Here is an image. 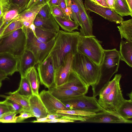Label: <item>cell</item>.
Returning a JSON list of instances; mask_svg holds the SVG:
<instances>
[{"mask_svg":"<svg viewBox=\"0 0 132 132\" xmlns=\"http://www.w3.org/2000/svg\"><path fill=\"white\" fill-rule=\"evenodd\" d=\"M30 0H10V3L17 5L20 8L21 12L26 8Z\"/></svg>","mask_w":132,"mask_h":132,"instance_id":"obj_40","label":"cell"},{"mask_svg":"<svg viewBox=\"0 0 132 132\" xmlns=\"http://www.w3.org/2000/svg\"><path fill=\"white\" fill-rule=\"evenodd\" d=\"M20 115L17 116L16 122H20L28 118L34 117L30 112L23 110L20 113Z\"/></svg>","mask_w":132,"mask_h":132,"instance_id":"obj_41","label":"cell"},{"mask_svg":"<svg viewBox=\"0 0 132 132\" xmlns=\"http://www.w3.org/2000/svg\"><path fill=\"white\" fill-rule=\"evenodd\" d=\"M2 83L0 81V89L1 87V86H2Z\"/></svg>","mask_w":132,"mask_h":132,"instance_id":"obj_58","label":"cell"},{"mask_svg":"<svg viewBox=\"0 0 132 132\" xmlns=\"http://www.w3.org/2000/svg\"><path fill=\"white\" fill-rule=\"evenodd\" d=\"M48 90L53 96L60 101L82 95L70 89L59 88L55 86Z\"/></svg>","mask_w":132,"mask_h":132,"instance_id":"obj_22","label":"cell"},{"mask_svg":"<svg viewBox=\"0 0 132 132\" xmlns=\"http://www.w3.org/2000/svg\"><path fill=\"white\" fill-rule=\"evenodd\" d=\"M39 96L48 114L56 113L58 110H69L48 90H42L39 94Z\"/></svg>","mask_w":132,"mask_h":132,"instance_id":"obj_13","label":"cell"},{"mask_svg":"<svg viewBox=\"0 0 132 132\" xmlns=\"http://www.w3.org/2000/svg\"><path fill=\"white\" fill-rule=\"evenodd\" d=\"M58 6L63 12L66 18L71 19V11L68 6L67 0H60Z\"/></svg>","mask_w":132,"mask_h":132,"instance_id":"obj_38","label":"cell"},{"mask_svg":"<svg viewBox=\"0 0 132 132\" xmlns=\"http://www.w3.org/2000/svg\"><path fill=\"white\" fill-rule=\"evenodd\" d=\"M6 94L8 95H0V97L11 100L18 103L23 107L24 110L30 112L28 98L21 95L16 90L9 92Z\"/></svg>","mask_w":132,"mask_h":132,"instance_id":"obj_24","label":"cell"},{"mask_svg":"<svg viewBox=\"0 0 132 132\" xmlns=\"http://www.w3.org/2000/svg\"><path fill=\"white\" fill-rule=\"evenodd\" d=\"M45 4L35 6L29 9L26 10L19 14L16 18L21 21H27L33 23L38 12Z\"/></svg>","mask_w":132,"mask_h":132,"instance_id":"obj_23","label":"cell"},{"mask_svg":"<svg viewBox=\"0 0 132 132\" xmlns=\"http://www.w3.org/2000/svg\"><path fill=\"white\" fill-rule=\"evenodd\" d=\"M49 7L51 13L53 16L65 17L63 12L58 6H54Z\"/></svg>","mask_w":132,"mask_h":132,"instance_id":"obj_42","label":"cell"},{"mask_svg":"<svg viewBox=\"0 0 132 132\" xmlns=\"http://www.w3.org/2000/svg\"><path fill=\"white\" fill-rule=\"evenodd\" d=\"M40 0H30L26 10L28 9L33 6L36 5L40 2Z\"/></svg>","mask_w":132,"mask_h":132,"instance_id":"obj_46","label":"cell"},{"mask_svg":"<svg viewBox=\"0 0 132 132\" xmlns=\"http://www.w3.org/2000/svg\"><path fill=\"white\" fill-rule=\"evenodd\" d=\"M16 113L12 112L6 113L0 118V122L4 123L16 122Z\"/></svg>","mask_w":132,"mask_h":132,"instance_id":"obj_37","label":"cell"},{"mask_svg":"<svg viewBox=\"0 0 132 132\" xmlns=\"http://www.w3.org/2000/svg\"><path fill=\"white\" fill-rule=\"evenodd\" d=\"M120 60L124 61L131 67H132V42L122 40L119 51Z\"/></svg>","mask_w":132,"mask_h":132,"instance_id":"obj_20","label":"cell"},{"mask_svg":"<svg viewBox=\"0 0 132 132\" xmlns=\"http://www.w3.org/2000/svg\"><path fill=\"white\" fill-rule=\"evenodd\" d=\"M61 116L58 113L48 114L46 117L49 120H52L60 118Z\"/></svg>","mask_w":132,"mask_h":132,"instance_id":"obj_45","label":"cell"},{"mask_svg":"<svg viewBox=\"0 0 132 132\" xmlns=\"http://www.w3.org/2000/svg\"><path fill=\"white\" fill-rule=\"evenodd\" d=\"M23 31L26 38V49L36 44L48 42L55 38L57 34L36 28L33 23Z\"/></svg>","mask_w":132,"mask_h":132,"instance_id":"obj_9","label":"cell"},{"mask_svg":"<svg viewBox=\"0 0 132 132\" xmlns=\"http://www.w3.org/2000/svg\"><path fill=\"white\" fill-rule=\"evenodd\" d=\"M30 112L36 119L46 117L48 114L39 96L33 94L29 98Z\"/></svg>","mask_w":132,"mask_h":132,"instance_id":"obj_19","label":"cell"},{"mask_svg":"<svg viewBox=\"0 0 132 132\" xmlns=\"http://www.w3.org/2000/svg\"><path fill=\"white\" fill-rule=\"evenodd\" d=\"M118 26L121 39L124 38L127 41L132 42V19L123 21Z\"/></svg>","mask_w":132,"mask_h":132,"instance_id":"obj_27","label":"cell"},{"mask_svg":"<svg viewBox=\"0 0 132 132\" xmlns=\"http://www.w3.org/2000/svg\"><path fill=\"white\" fill-rule=\"evenodd\" d=\"M72 70L89 86L95 85L99 77L100 66L78 52L73 56Z\"/></svg>","mask_w":132,"mask_h":132,"instance_id":"obj_4","label":"cell"},{"mask_svg":"<svg viewBox=\"0 0 132 132\" xmlns=\"http://www.w3.org/2000/svg\"><path fill=\"white\" fill-rule=\"evenodd\" d=\"M113 10L122 17L132 15L126 0H116Z\"/></svg>","mask_w":132,"mask_h":132,"instance_id":"obj_29","label":"cell"},{"mask_svg":"<svg viewBox=\"0 0 132 132\" xmlns=\"http://www.w3.org/2000/svg\"><path fill=\"white\" fill-rule=\"evenodd\" d=\"M16 90L21 95L28 98L33 95L30 85L26 76L21 77L19 87Z\"/></svg>","mask_w":132,"mask_h":132,"instance_id":"obj_30","label":"cell"},{"mask_svg":"<svg viewBox=\"0 0 132 132\" xmlns=\"http://www.w3.org/2000/svg\"><path fill=\"white\" fill-rule=\"evenodd\" d=\"M55 39L47 42L35 44L27 49L33 53L36 65L43 61L49 54L54 45Z\"/></svg>","mask_w":132,"mask_h":132,"instance_id":"obj_15","label":"cell"},{"mask_svg":"<svg viewBox=\"0 0 132 132\" xmlns=\"http://www.w3.org/2000/svg\"><path fill=\"white\" fill-rule=\"evenodd\" d=\"M121 77L120 74H116L99 93L97 101L104 110L116 112L125 100L120 85Z\"/></svg>","mask_w":132,"mask_h":132,"instance_id":"obj_3","label":"cell"},{"mask_svg":"<svg viewBox=\"0 0 132 132\" xmlns=\"http://www.w3.org/2000/svg\"><path fill=\"white\" fill-rule=\"evenodd\" d=\"M77 49V52L100 66L104 56V49L101 42L95 36H82L79 34Z\"/></svg>","mask_w":132,"mask_h":132,"instance_id":"obj_6","label":"cell"},{"mask_svg":"<svg viewBox=\"0 0 132 132\" xmlns=\"http://www.w3.org/2000/svg\"><path fill=\"white\" fill-rule=\"evenodd\" d=\"M37 72L41 84L48 89L55 86V69L51 57L47 56L38 64Z\"/></svg>","mask_w":132,"mask_h":132,"instance_id":"obj_8","label":"cell"},{"mask_svg":"<svg viewBox=\"0 0 132 132\" xmlns=\"http://www.w3.org/2000/svg\"><path fill=\"white\" fill-rule=\"evenodd\" d=\"M56 113H66L84 117H89L96 113V112L77 110H58L56 112Z\"/></svg>","mask_w":132,"mask_h":132,"instance_id":"obj_35","label":"cell"},{"mask_svg":"<svg viewBox=\"0 0 132 132\" xmlns=\"http://www.w3.org/2000/svg\"><path fill=\"white\" fill-rule=\"evenodd\" d=\"M60 0H50L47 3L49 7H50L54 6H59Z\"/></svg>","mask_w":132,"mask_h":132,"instance_id":"obj_47","label":"cell"},{"mask_svg":"<svg viewBox=\"0 0 132 132\" xmlns=\"http://www.w3.org/2000/svg\"><path fill=\"white\" fill-rule=\"evenodd\" d=\"M79 9L80 16L82 26L80 29V35L82 36H92V20L87 12L83 4H81L78 0H76Z\"/></svg>","mask_w":132,"mask_h":132,"instance_id":"obj_17","label":"cell"},{"mask_svg":"<svg viewBox=\"0 0 132 132\" xmlns=\"http://www.w3.org/2000/svg\"><path fill=\"white\" fill-rule=\"evenodd\" d=\"M12 21L9 22H5L3 24L0 29V37L2 36V33L4 29Z\"/></svg>","mask_w":132,"mask_h":132,"instance_id":"obj_50","label":"cell"},{"mask_svg":"<svg viewBox=\"0 0 132 132\" xmlns=\"http://www.w3.org/2000/svg\"><path fill=\"white\" fill-rule=\"evenodd\" d=\"M11 112L5 100L0 101V118L4 114Z\"/></svg>","mask_w":132,"mask_h":132,"instance_id":"obj_44","label":"cell"},{"mask_svg":"<svg viewBox=\"0 0 132 132\" xmlns=\"http://www.w3.org/2000/svg\"><path fill=\"white\" fill-rule=\"evenodd\" d=\"M50 0H40L36 5L46 4Z\"/></svg>","mask_w":132,"mask_h":132,"instance_id":"obj_53","label":"cell"},{"mask_svg":"<svg viewBox=\"0 0 132 132\" xmlns=\"http://www.w3.org/2000/svg\"><path fill=\"white\" fill-rule=\"evenodd\" d=\"M18 58V71L21 77L26 76L30 70L36 65L35 56L31 51L26 49Z\"/></svg>","mask_w":132,"mask_h":132,"instance_id":"obj_16","label":"cell"},{"mask_svg":"<svg viewBox=\"0 0 132 132\" xmlns=\"http://www.w3.org/2000/svg\"><path fill=\"white\" fill-rule=\"evenodd\" d=\"M7 75L4 72L0 70V81L1 82L8 78Z\"/></svg>","mask_w":132,"mask_h":132,"instance_id":"obj_49","label":"cell"},{"mask_svg":"<svg viewBox=\"0 0 132 132\" xmlns=\"http://www.w3.org/2000/svg\"><path fill=\"white\" fill-rule=\"evenodd\" d=\"M116 112L120 117L127 120L132 118V100L125 99Z\"/></svg>","mask_w":132,"mask_h":132,"instance_id":"obj_28","label":"cell"},{"mask_svg":"<svg viewBox=\"0 0 132 132\" xmlns=\"http://www.w3.org/2000/svg\"><path fill=\"white\" fill-rule=\"evenodd\" d=\"M132 91L130 93L127 94V95L129 96L130 98V99L132 100Z\"/></svg>","mask_w":132,"mask_h":132,"instance_id":"obj_55","label":"cell"},{"mask_svg":"<svg viewBox=\"0 0 132 132\" xmlns=\"http://www.w3.org/2000/svg\"><path fill=\"white\" fill-rule=\"evenodd\" d=\"M11 5L10 0H0V10L3 15L9 9Z\"/></svg>","mask_w":132,"mask_h":132,"instance_id":"obj_43","label":"cell"},{"mask_svg":"<svg viewBox=\"0 0 132 132\" xmlns=\"http://www.w3.org/2000/svg\"><path fill=\"white\" fill-rule=\"evenodd\" d=\"M84 4L87 10L94 12L109 21L120 24L123 21L122 16L110 8L100 6L90 0H85Z\"/></svg>","mask_w":132,"mask_h":132,"instance_id":"obj_11","label":"cell"},{"mask_svg":"<svg viewBox=\"0 0 132 132\" xmlns=\"http://www.w3.org/2000/svg\"><path fill=\"white\" fill-rule=\"evenodd\" d=\"M18 58L8 53H0V70L7 76L18 71Z\"/></svg>","mask_w":132,"mask_h":132,"instance_id":"obj_18","label":"cell"},{"mask_svg":"<svg viewBox=\"0 0 132 132\" xmlns=\"http://www.w3.org/2000/svg\"><path fill=\"white\" fill-rule=\"evenodd\" d=\"M69 110H80L97 113L105 111L98 104L93 96L82 95L60 101Z\"/></svg>","mask_w":132,"mask_h":132,"instance_id":"obj_7","label":"cell"},{"mask_svg":"<svg viewBox=\"0 0 132 132\" xmlns=\"http://www.w3.org/2000/svg\"><path fill=\"white\" fill-rule=\"evenodd\" d=\"M37 14L45 20L57 23L51 14L49 5L47 3L41 8Z\"/></svg>","mask_w":132,"mask_h":132,"instance_id":"obj_33","label":"cell"},{"mask_svg":"<svg viewBox=\"0 0 132 132\" xmlns=\"http://www.w3.org/2000/svg\"><path fill=\"white\" fill-rule=\"evenodd\" d=\"M33 23L36 28L43 30L56 33L59 30V26L57 23L45 20L37 14Z\"/></svg>","mask_w":132,"mask_h":132,"instance_id":"obj_21","label":"cell"},{"mask_svg":"<svg viewBox=\"0 0 132 132\" xmlns=\"http://www.w3.org/2000/svg\"><path fill=\"white\" fill-rule=\"evenodd\" d=\"M105 1L109 8L113 10L116 0H105Z\"/></svg>","mask_w":132,"mask_h":132,"instance_id":"obj_48","label":"cell"},{"mask_svg":"<svg viewBox=\"0 0 132 132\" xmlns=\"http://www.w3.org/2000/svg\"><path fill=\"white\" fill-rule=\"evenodd\" d=\"M79 32L60 30L57 33L54 45L48 56L52 60L55 70L63 62L69 53L74 55L77 52Z\"/></svg>","mask_w":132,"mask_h":132,"instance_id":"obj_1","label":"cell"},{"mask_svg":"<svg viewBox=\"0 0 132 132\" xmlns=\"http://www.w3.org/2000/svg\"><path fill=\"white\" fill-rule=\"evenodd\" d=\"M21 12V11L19 7L11 3L9 9L3 16L4 23L10 22L16 18Z\"/></svg>","mask_w":132,"mask_h":132,"instance_id":"obj_32","label":"cell"},{"mask_svg":"<svg viewBox=\"0 0 132 132\" xmlns=\"http://www.w3.org/2000/svg\"><path fill=\"white\" fill-rule=\"evenodd\" d=\"M61 116L60 118L70 120L74 122L78 121L80 122H83L85 120V117L71 115L66 113H57Z\"/></svg>","mask_w":132,"mask_h":132,"instance_id":"obj_39","label":"cell"},{"mask_svg":"<svg viewBox=\"0 0 132 132\" xmlns=\"http://www.w3.org/2000/svg\"><path fill=\"white\" fill-rule=\"evenodd\" d=\"M73 56L72 54H68L62 63L55 70L54 86L57 87L62 85L67 81L72 70Z\"/></svg>","mask_w":132,"mask_h":132,"instance_id":"obj_12","label":"cell"},{"mask_svg":"<svg viewBox=\"0 0 132 132\" xmlns=\"http://www.w3.org/2000/svg\"><path fill=\"white\" fill-rule=\"evenodd\" d=\"M26 77L30 85L33 94L39 96L40 81L38 72L35 67L30 70Z\"/></svg>","mask_w":132,"mask_h":132,"instance_id":"obj_26","label":"cell"},{"mask_svg":"<svg viewBox=\"0 0 132 132\" xmlns=\"http://www.w3.org/2000/svg\"><path fill=\"white\" fill-rule=\"evenodd\" d=\"M23 26L22 22L20 20L16 18L12 21L7 26L3 31L2 36L19 29L22 28Z\"/></svg>","mask_w":132,"mask_h":132,"instance_id":"obj_34","label":"cell"},{"mask_svg":"<svg viewBox=\"0 0 132 132\" xmlns=\"http://www.w3.org/2000/svg\"><path fill=\"white\" fill-rule=\"evenodd\" d=\"M84 123H131L132 121L125 119L116 112L104 111L96 113L92 116L85 117Z\"/></svg>","mask_w":132,"mask_h":132,"instance_id":"obj_10","label":"cell"},{"mask_svg":"<svg viewBox=\"0 0 132 132\" xmlns=\"http://www.w3.org/2000/svg\"><path fill=\"white\" fill-rule=\"evenodd\" d=\"M131 12L132 13V0H126Z\"/></svg>","mask_w":132,"mask_h":132,"instance_id":"obj_52","label":"cell"},{"mask_svg":"<svg viewBox=\"0 0 132 132\" xmlns=\"http://www.w3.org/2000/svg\"><path fill=\"white\" fill-rule=\"evenodd\" d=\"M74 121L67 119L59 118L58 122L59 123H68L73 122Z\"/></svg>","mask_w":132,"mask_h":132,"instance_id":"obj_51","label":"cell"},{"mask_svg":"<svg viewBox=\"0 0 132 132\" xmlns=\"http://www.w3.org/2000/svg\"><path fill=\"white\" fill-rule=\"evenodd\" d=\"M26 38L22 28L0 37V53H7L18 58L26 49Z\"/></svg>","mask_w":132,"mask_h":132,"instance_id":"obj_5","label":"cell"},{"mask_svg":"<svg viewBox=\"0 0 132 132\" xmlns=\"http://www.w3.org/2000/svg\"><path fill=\"white\" fill-rule=\"evenodd\" d=\"M79 2L81 4L83 3L82 0H78Z\"/></svg>","mask_w":132,"mask_h":132,"instance_id":"obj_57","label":"cell"},{"mask_svg":"<svg viewBox=\"0 0 132 132\" xmlns=\"http://www.w3.org/2000/svg\"><path fill=\"white\" fill-rule=\"evenodd\" d=\"M56 22L64 31L72 32L75 30H78L79 25L76 21L65 17L53 16Z\"/></svg>","mask_w":132,"mask_h":132,"instance_id":"obj_25","label":"cell"},{"mask_svg":"<svg viewBox=\"0 0 132 132\" xmlns=\"http://www.w3.org/2000/svg\"><path fill=\"white\" fill-rule=\"evenodd\" d=\"M120 60L119 51L116 48L104 50L103 60L100 67L98 80L92 87L93 96L96 97L118 71Z\"/></svg>","mask_w":132,"mask_h":132,"instance_id":"obj_2","label":"cell"},{"mask_svg":"<svg viewBox=\"0 0 132 132\" xmlns=\"http://www.w3.org/2000/svg\"><path fill=\"white\" fill-rule=\"evenodd\" d=\"M11 112L16 114L24 110L23 107L18 103L11 100L6 98L5 100Z\"/></svg>","mask_w":132,"mask_h":132,"instance_id":"obj_36","label":"cell"},{"mask_svg":"<svg viewBox=\"0 0 132 132\" xmlns=\"http://www.w3.org/2000/svg\"><path fill=\"white\" fill-rule=\"evenodd\" d=\"M67 0L68 6L71 11L70 17L71 19L77 22L81 27L82 24L80 16L79 9L76 0Z\"/></svg>","mask_w":132,"mask_h":132,"instance_id":"obj_31","label":"cell"},{"mask_svg":"<svg viewBox=\"0 0 132 132\" xmlns=\"http://www.w3.org/2000/svg\"><path fill=\"white\" fill-rule=\"evenodd\" d=\"M89 87L72 70L66 82L62 85L55 87L60 89H70L82 95H85L88 92Z\"/></svg>","mask_w":132,"mask_h":132,"instance_id":"obj_14","label":"cell"},{"mask_svg":"<svg viewBox=\"0 0 132 132\" xmlns=\"http://www.w3.org/2000/svg\"><path fill=\"white\" fill-rule=\"evenodd\" d=\"M3 20V16L0 19V29L4 23Z\"/></svg>","mask_w":132,"mask_h":132,"instance_id":"obj_54","label":"cell"},{"mask_svg":"<svg viewBox=\"0 0 132 132\" xmlns=\"http://www.w3.org/2000/svg\"><path fill=\"white\" fill-rule=\"evenodd\" d=\"M90 0L91 1H92V2H94V3H95L100 5V4L96 1V0Z\"/></svg>","mask_w":132,"mask_h":132,"instance_id":"obj_56","label":"cell"}]
</instances>
